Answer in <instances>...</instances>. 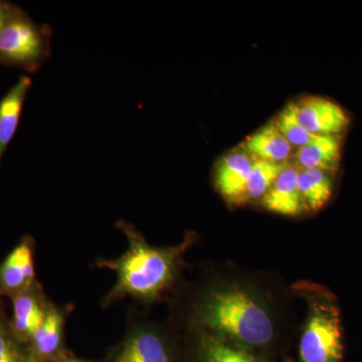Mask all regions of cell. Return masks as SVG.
Listing matches in <instances>:
<instances>
[{"instance_id":"obj_6","label":"cell","mask_w":362,"mask_h":362,"mask_svg":"<svg viewBox=\"0 0 362 362\" xmlns=\"http://www.w3.org/2000/svg\"><path fill=\"white\" fill-rule=\"evenodd\" d=\"M35 240L25 235L0 263V298H11L26 291L35 282Z\"/></svg>"},{"instance_id":"obj_19","label":"cell","mask_w":362,"mask_h":362,"mask_svg":"<svg viewBox=\"0 0 362 362\" xmlns=\"http://www.w3.org/2000/svg\"><path fill=\"white\" fill-rule=\"evenodd\" d=\"M273 122L295 151L306 146L317 137L316 135L309 133L300 123L295 102H290L274 119Z\"/></svg>"},{"instance_id":"obj_10","label":"cell","mask_w":362,"mask_h":362,"mask_svg":"<svg viewBox=\"0 0 362 362\" xmlns=\"http://www.w3.org/2000/svg\"><path fill=\"white\" fill-rule=\"evenodd\" d=\"M9 300L13 307V314L9 317L11 328L21 341L28 343L44 320L51 300L39 281Z\"/></svg>"},{"instance_id":"obj_3","label":"cell","mask_w":362,"mask_h":362,"mask_svg":"<svg viewBox=\"0 0 362 362\" xmlns=\"http://www.w3.org/2000/svg\"><path fill=\"white\" fill-rule=\"evenodd\" d=\"M308 303L299 345L301 362H342L344 356L341 310L337 297L321 286H299Z\"/></svg>"},{"instance_id":"obj_11","label":"cell","mask_w":362,"mask_h":362,"mask_svg":"<svg viewBox=\"0 0 362 362\" xmlns=\"http://www.w3.org/2000/svg\"><path fill=\"white\" fill-rule=\"evenodd\" d=\"M299 171L293 162L283 168L273 187L262 199L264 209L287 216H297L303 213L304 204L298 187Z\"/></svg>"},{"instance_id":"obj_5","label":"cell","mask_w":362,"mask_h":362,"mask_svg":"<svg viewBox=\"0 0 362 362\" xmlns=\"http://www.w3.org/2000/svg\"><path fill=\"white\" fill-rule=\"evenodd\" d=\"M104 362H175V351L160 326L135 318Z\"/></svg>"},{"instance_id":"obj_13","label":"cell","mask_w":362,"mask_h":362,"mask_svg":"<svg viewBox=\"0 0 362 362\" xmlns=\"http://www.w3.org/2000/svg\"><path fill=\"white\" fill-rule=\"evenodd\" d=\"M32 86V78L21 76L0 99V166L20 125L23 106Z\"/></svg>"},{"instance_id":"obj_4","label":"cell","mask_w":362,"mask_h":362,"mask_svg":"<svg viewBox=\"0 0 362 362\" xmlns=\"http://www.w3.org/2000/svg\"><path fill=\"white\" fill-rule=\"evenodd\" d=\"M52 28L20 8L0 30V66L35 73L51 57Z\"/></svg>"},{"instance_id":"obj_2","label":"cell","mask_w":362,"mask_h":362,"mask_svg":"<svg viewBox=\"0 0 362 362\" xmlns=\"http://www.w3.org/2000/svg\"><path fill=\"white\" fill-rule=\"evenodd\" d=\"M192 325L238 346L262 347L275 334L265 302L244 286H216L202 292L192 304Z\"/></svg>"},{"instance_id":"obj_7","label":"cell","mask_w":362,"mask_h":362,"mask_svg":"<svg viewBox=\"0 0 362 362\" xmlns=\"http://www.w3.org/2000/svg\"><path fill=\"white\" fill-rule=\"evenodd\" d=\"M73 305L51 301L40 327L28 344L40 362H56L69 350L66 346V325Z\"/></svg>"},{"instance_id":"obj_8","label":"cell","mask_w":362,"mask_h":362,"mask_svg":"<svg viewBox=\"0 0 362 362\" xmlns=\"http://www.w3.org/2000/svg\"><path fill=\"white\" fill-rule=\"evenodd\" d=\"M298 119L311 134L343 136L350 125L349 113L340 105L320 97L295 102Z\"/></svg>"},{"instance_id":"obj_20","label":"cell","mask_w":362,"mask_h":362,"mask_svg":"<svg viewBox=\"0 0 362 362\" xmlns=\"http://www.w3.org/2000/svg\"><path fill=\"white\" fill-rule=\"evenodd\" d=\"M21 7L9 1L0 0V30H2L9 18L13 16Z\"/></svg>"},{"instance_id":"obj_16","label":"cell","mask_w":362,"mask_h":362,"mask_svg":"<svg viewBox=\"0 0 362 362\" xmlns=\"http://www.w3.org/2000/svg\"><path fill=\"white\" fill-rule=\"evenodd\" d=\"M197 351L202 362H265L202 330H197Z\"/></svg>"},{"instance_id":"obj_9","label":"cell","mask_w":362,"mask_h":362,"mask_svg":"<svg viewBox=\"0 0 362 362\" xmlns=\"http://www.w3.org/2000/svg\"><path fill=\"white\" fill-rule=\"evenodd\" d=\"M254 158L244 150L237 149L216 162L214 181L218 194L233 204H246L247 182Z\"/></svg>"},{"instance_id":"obj_14","label":"cell","mask_w":362,"mask_h":362,"mask_svg":"<svg viewBox=\"0 0 362 362\" xmlns=\"http://www.w3.org/2000/svg\"><path fill=\"white\" fill-rule=\"evenodd\" d=\"M342 136H317L295 151L293 163L299 169H319L337 175L340 168Z\"/></svg>"},{"instance_id":"obj_17","label":"cell","mask_w":362,"mask_h":362,"mask_svg":"<svg viewBox=\"0 0 362 362\" xmlns=\"http://www.w3.org/2000/svg\"><path fill=\"white\" fill-rule=\"evenodd\" d=\"M0 362H40L28 343L14 334L0 298Z\"/></svg>"},{"instance_id":"obj_12","label":"cell","mask_w":362,"mask_h":362,"mask_svg":"<svg viewBox=\"0 0 362 362\" xmlns=\"http://www.w3.org/2000/svg\"><path fill=\"white\" fill-rule=\"evenodd\" d=\"M240 149L254 159L275 164L289 163L295 153V149L274 122L266 124L250 135L240 145Z\"/></svg>"},{"instance_id":"obj_18","label":"cell","mask_w":362,"mask_h":362,"mask_svg":"<svg viewBox=\"0 0 362 362\" xmlns=\"http://www.w3.org/2000/svg\"><path fill=\"white\" fill-rule=\"evenodd\" d=\"M287 164H275L254 159L247 182L246 202H261Z\"/></svg>"},{"instance_id":"obj_15","label":"cell","mask_w":362,"mask_h":362,"mask_svg":"<svg viewBox=\"0 0 362 362\" xmlns=\"http://www.w3.org/2000/svg\"><path fill=\"white\" fill-rule=\"evenodd\" d=\"M335 175L319 169H300L298 187L305 211L315 213L330 202L334 192Z\"/></svg>"},{"instance_id":"obj_21","label":"cell","mask_w":362,"mask_h":362,"mask_svg":"<svg viewBox=\"0 0 362 362\" xmlns=\"http://www.w3.org/2000/svg\"><path fill=\"white\" fill-rule=\"evenodd\" d=\"M56 362H95L92 361H88V359L80 358V357H77L74 356L73 354L69 350L68 352H66L61 358H59Z\"/></svg>"},{"instance_id":"obj_1","label":"cell","mask_w":362,"mask_h":362,"mask_svg":"<svg viewBox=\"0 0 362 362\" xmlns=\"http://www.w3.org/2000/svg\"><path fill=\"white\" fill-rule=\"evenodd\" d=\"M115 226L127 240V250L118 258H99L93 264L94 268L116 274L115 284L102 299V308H110L126 298L142 304L156 303L180 278L183 258L194 243V235L188 233L176 246L156 247L129 221H117Z\"/></svg>"}]
</instances>
